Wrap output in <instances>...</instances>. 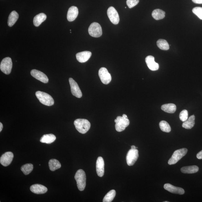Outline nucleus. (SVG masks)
Segmentation results:
<instances>
[{"label": "nucleus", "mask_w": 202, "mask_h": 202, "mask_svg": "<svg viewBox=\"0 0 202 202\" xmlns=\"http://www.w3.org/2000/svg\"><path fill=\"white\" fill-rule=\"evenodd\" d=\"M192 1L196 4H202V0H192Z\"/></svg>", "instance_id": "nucleus-36"}, {"label": "nucleus", "mask_w": 202, "mask_h": 202, "mask_svg": "<svg viewBox=\"0 0 202 202\" xmlns=\"http://www.w3.org/2000/svg\"><path fill=\"white\" fill-rule=\"evenodd\" d=\"M74 124L78 131L83 134L87 133L91 126L90 123L86 119H76L75 121Z\"/></svg>", "instance_id": "nucleus-1"}, {"label": "nucleus", "mask_w": 202, "mask_h": 202, "mask_svg": "<svg viewBox=\"0 0 202 202\" xmlns=\"http://www.w3.org/2000/svg\"><path fill=\"white\" fill-rule=\"evenodd\" d=\"M115 129L117 131L121 132L126 129L129 126L130 121L128 118L118 116L115 120Z\"/></svg>", "instance_id": "nucleus-5"}, {"label": "nucleus", "mask_w": 202, "mask_h": 202, "mask_svg": "<svg viewBox=\"0 0 202 202\" xmlns=\"http://www.w3.org/2000/svg\"><path fill=\"white\" fill-rule=\"evenodd\" d=\"M49 169L51 171H54L61 167V164L59 161L56 159H51L49 161Z\"/></svg>", "instance_id": "nucleus-26"}, {"label": "nucleus", "mask_w": 202, "mask_h": 202, "mask_svg": "<svg viewBox=\"0 0 202 202\" xmlns=\"http://www.w3.org/2000/svg\"><path fill=\"white\" fill-rule=\"evenodd\" d=\"M139 0H127L126 4L130 8L135 7L139 3Z\"/></svg>", "instance_id": "nucleus-34"}, {"label": "nucleus", "mask_w": 202, "mask_h": 202, "mask_svg": "<svg viewBox=\"0 0 202 202\" xmlns=\"http://www.w3.org/2000/svg\"><path fill=\"white\" fill-rule=\"evenodd\" d=\"M3 128V124L1 122H0V132L2 131Z\"/></svg>", "instance_id": "nucleus-37"}, {"label": "nucleus", "mask_w": 202, "mask_h": 202, "mask_svg": "<svg viewBox=\"0 0 202 202\" xmlns=\"http://www.w3.org/2000/svg\"><path fill=\"white\" fill-rule=\"evenodd\" d=\"M30 190L31 192L36 194H42L45 193L48 191L47 187L43 185L36 184L32 185L30 186Z\"/></svg>", "instance_id": "nucleus-17"}, {"label": "nucleus", "mask_w": 202, "mask_h": 202, "mask_svg": "<svg viewBox=\"0 0 202 202\" xmlns=\"http://www.w3.org/2000/svg\"><path fill=\"white\" fill-rule=\"evenodd\" d=\"M99 75L102 83L104 84H109L112 80L111 74L105 67H102L99 71Z\"/></svg>", "instance_id": "nucleus-9"}, {"label": "nucleus", "mask_w": 202, "mask_h": 202, "mask_svg": "<svg viewBox=\"0 0 202 202\" xmlns=\"http://www.w3.org/2000/svg\"><path fill=\"white\" fill-rule=\"evenodd\" d=\"M122 117H125V118H128V117H127V115H126V114H123V115Z\"/></svg>", "instance_id": "nucleus-39"}, {"label": "nucleus", "mask_w": 202, "mask_h": 202, "mask_svg": "<svg viewBox=\"0 0 202 202\" xmlns=\"http://www.w3.org/2000/svg\"><path fill=\"white\" fill-rule=\"evenodd\" d=\"M116 191L115 190H112L108 192L104 196L103 202H111L113 201L116 195Z\"/></svg>", "instance_id": "nucleus-29"}, {"label": "nucleus", "mask_w": 202, "mask_h": 202, "mask_svg": "<svg viewBox=\"0 0 202 202\" xmlns=\"http://www.w3.org/2000/svg\"><path fill=\"white\" fill-rule=\"evenodd\" d=\"M104 163L103 158L99 157L97 159L96 164V172L97 175L99 177L103 176L104 172Z\"/></svg>", "instance_id": "nucleus-15"}, {"label": "nucleus", "mask_w": 202, "mask_h": 202, "mask_svg": "<svg viewBox=\"0 0 202 202\" xmlns=\"http://www.w3.org/2000/svg\"><path fill=\"white\" fill-rule=\"evenodd\" d=\"M131 149H136V147L135 146H131Z\"/></svg>", "instance_id": "nucleus-38"}, {"label": "nucleus", "mask_w": 202, "mask_h": 202, "mask_svg": "<svg viewBox=\"0 0 202 202\" xmlns=\"http://www.w3.org/2000/svg\"><path fill=\"white\" fill-rule=\"evenodd\" d=\"M145 61L147 65L150 70L156 71L159 68V64L156 63L155 61V58L153 56H149L146 57Z\"/></svg>", "instance_id": "nucleus-16"}, {"label": "nucleus", "mask_w": 202, "mask_h": 202, "mask_svg": "<svg viewBox=\"0 0 202 202\" xmlns=\"http://www.w3.org/2000/svg\"><path fill=\"white\" fill-rule=\"evenodd\" d=\"M47 16L43 13H40L34 16V24L36 27L39 26L42 23L47 19Z\"/></svg>", "instance_id": "nucleus-20"}, {"label": "nucleus", "mask_w": 202, "mask_h": 202, "mask_svg": "<svg viewBox=\"0 0 202 202\" xmlns=\"http://www.w3.org/2000/svg\"><path fill=\"white\" fill-rule=\"evenodd\" d=\"M164 188L165 190L172 194L183 195L185 193V191L183 188L176 187L169 183L165 184Z\"/></svg>", "instance_id": "nucleus-14"}, {"label": "nucleus", "mask_w": 202, "mask_h": 202, "mask_svg": "<svg viewBox=\"0 0 202 202\" xmlns=\"http://www.w3.org/2000/svg\"><path fill=\"white\" fill-rule=\"evenodd\" d=\"M88 31L90 35L93 37L99 38L102 35V27L98 23L94 22L91 24Z\"/></svg>", "instance_id": "nucleus-7"}, {"label": "nucleus", "mask_w": 202, "mask_h": 202, "mask_svg": "<svg viewBox=\"0 0 202 202\" xmlns=\"http://www.w3.org/2000/svg\"><path fill=\"white\" fill-rule=\"evenodd\" d=\"M91 55L92 53L90 51H83L77 53L76 54V58L77 60L80 63H85L91 57Z\"/></svg>", "instance_id": "nucleus-18"}, {"label": "nucleus", "mask_w": 202, "mask_h": 202, "mask_svg": "<svg viewBox=\"0 0 202 202\" xmlns=\"http://www.w3.org/2000/svg\"><path fill=\"white\" fill-rule=\"evenodd\" d=\"M188 111L186 110H184L182 111L180 113L179 118L180 120L184 122L188 119Z\"/></svg>", "instance_id": "nucleus-33"}, {"label": "nucleus", "mask_w": 202, "mask_h": 202, "mask_svg": "<svg viewBox=\"0 0 202 202\" xmlns=\"http://www.w3.org/2000/svg\"><path fill=\"white\" fill-rule=\"evenodd\" d=\"M139 151L137 149H131L128 151L126 157L128 166H132L135 164L139 157Z\"/></svg>", "instance_id": "nucleus-8"}, {"label": "nucleus", "mask_w": 202, "mask_h": 202, "mask_svg": "<svg viewBox=\"0 0 202 202\" xmlns=\"http://www.w3.org/2000/svg\"><path fill=\"white\" fill-rule=\"evenodd\" d=\"M161 108L163 111L170 113H174L176 110V106L175 104L172 103L164 104L162 106Z\"/></svg>", "instance_id": "nucleus-25"}, {"label": "nucleus", "mask_w": 202, "mask_h": 202, "mask_svg": "<svg viewBox=\"0 0 202 202\" xmlns=\"http://www.w3.org/2000/svg\"><path fill=\"white\" fill-rule=\"evenodd\" d=\"M152 16L156 20H160L163 19L165 16V12L164 11L156 9L152 12Z\"/></svg>", "instance_id": "nucleus-27"}, {"label": "nucleus", "mask_w": 202, "mask_h": 202, "mask_svg": "<svg viewBox=\"0 0 202 202\" xmlns=\"http://www.w3.org/2000/svg\"><path fill=\"white\" fill-rule=\"evenodd\" d=\"M195 116L194 115L191 116V117L186 121L183 122L182 124V127L186 129H191L194 127L195 122Z\"/></svg>", "instance_id": "nucleus-22"}, {"label": "nucleus", "mask_w": 202, "mask_h": 202, "mask_svg": "<svg viewBox=\"0 0 202 202\" xmlns=\"http://www.w3.org/2000/svg\"><path fill=\"white\" fill-rule=\"evenodd\" d=\"M13 158L14 154L12 152H7L2 155L0 158V163L3 166H8L11 163Z\"/></svg>", "instance_id": "nucleus-13"}, {"label": "nucleus", "mask_w": 202, "mask_h": 202, "mask_svg": "<svg viewBox=\"0 0 202 202\" xmlns=\"http://www.w3.org/2000/svg\"><path fill=\"white\" fill-rule=\"evenodd\" d=\"M77 186L80 191H83L86 186V177L85 172L82 169L77 171L75 176Z\"/></svg>", "instance_id": "nucleus-2"}, {"label": "nucleus", "mask_w": 202, "mask_h": 202, "mask_svg": "<svg viewBox=\"0 0 202 202\" xmlns=\"http://www.w3.org/2000/svg\"><path fill=\"white\" fill-rule=\"evenodd\" d=\"M78 10L76 7L72 6L70 7L68 11L67 19L68 21H73L76 19L78 14Z\"/></svg>", "instance_id": "nucleus-19"}, {"label": "nucleus", "mask_w": 202, "mask_h": 202, "mask_svg": "<svg viewBox=\"0 0 202 202\" xmlns=\"http://www.w3.org/2000/svg\"><path fill=\"white\" fill-rule=\"evenodd\" d=\"M168 201H164V202H168Z\"/></svg>", "instance_id": "nucleus-40"}, {"label": "nucleus", "mask_w": 202, "mask_h": 202, "mask_svg": "<svg viewBox=\"0 0 202 202\" xmlns=\"http://www.w3.org/2000/svg\"><path fill=\"white\" fill-rule=\"evenodd\" d=\"M192 12L200 19L202 20V7H196L193 9Z\"/></svg>", "instance_id": "nucleus-32"}, {"label": "nucleus", "mask_w": 202, "mask_h": 202, "mask_svg": "<svg viewBox=\"0 0 202 202\" xmlns=\"http://www.w3.org/2000/svg\"><path fill=\"white\" fill-rule=\"evenodd\" d=\"M199 170V168L196 166H192L183 167L181 168V171L182 173L186 174H192L196 173Z\"/></svg>", "instance_id": "nucleus-24"}, {"label": "nucleus", "mask_w": 202, "mask_h": 202, "mask_svg": "<svg viewBox=\"0 0 202 202\" xmlns=\"http://www.w3.org/2000/svg\"><path fill=\"white\" fill-rule=\"evenodd\" d=\"M56 136L52 134H47L43 136L40 139L41 143L47 144H51L56 140Z\"/></svg>", "instance_id": "nucleus-21"}, {"label": "nucleus", "mask_w": 202, "mask_h": 202, "mask_svg": "<svg viewBox=\"0 0 202 202\" xmlns=\"http://www.w3.org/2000/svg\"><path fill=\"white\" fill-rule=\"evenodd\" d=\"M159 126L161 130L163 132L169 133L171 131L170 125L166 121H161L159 123Z\"/></svg>", "instance_id": "nucleus-30"}, {"label": "nucleus", "mask_w": 202, "mask_h": 202, "mask_svg": "<svg viewBox=\"0 0 202 202\" xmlns=\"http://www.w3.org/2000/svg\"><path fill=\"white\" fill-rule=\"evenodd\" d=\"M196 157L198 159H202V150L198 153L196 155Z\"/></svg>", "instance_id": "nucleus-35"}, {"label": "nucleus", "mask_w": 202, "mask_h": 202, "mask_svg": "<svg viewBox=\"0 0 202 202\" xmlns=\"http://www.w3.org/2000/svg\"><path fill=\"white\" fill-rule=\"evenodd\" d=\"M30 73L33 77L44 83H47L49 81L47 75L41 71L33 69L31 71Z\"/></svg>", "instance_id": "nucleus-12"}, {"label": "nucleus", "mask_w": 202, "mask_h": 202, "mask_svg": "<svg viewBox=\"0 0 202 202\" xmlns=\"http://www.w3.org/2000/svg\"><path fill=\"white\" fill-rule=\"evenodd\" d=\"M34 166L31 164H27L24 165L21 167V170L25 175H28L32 171Z\"/></svg>", "instance_id": "nucleus-31"}, {"label": "nucleus", "mask_w": 202, "mask_h": 202, "mask_svg": "<svg viewBox=\"0 0 202 202\" xmlns=\"http://www.w3.org/2000/svg\"><path fill=\"white\" fill-rule=\"evenodd\" d=\"M18 17H19V15L18 13L16 11H12L9 16L8 21V26H12L17 21Z\"/></svg>", "instance_id": "nucleus-23"}, {"label": "nucleus", "mask_w": 202, "mask_h": 202, "mask_svg": "<svg viewBox=\"0 0 202 202\" xmlns=\"http://www.w3.org/2000/svg\"><path fill=\"white\" fill-rule=\"evenodd\" d=\"M12 63L11 59L9 57L3 58L0 65L2 71L6 75L10 74L11 71Z\"/></svg>", "instance_id": "nucleus-6"}, {"label": "nucleus", "mask_w": 202, "mask_h": 202, "mask_svg": "<svg viewBox=\"0 0 202 202\" xmlns=\"http://www.w3.org/2000/svg\"><path fill=\"white\" fill-rule=\"evenodd\" d=\"M107 14L110 21L113 24H118L119 21V14L113 7H111L108 9Z\"/></svg>", "instance_id": "nucleus-10"}, {"label": "nucleus", "mask_w": 202, "mask_h": 202, "mask_svg": "<svg viewBox=\"0 0 202 202\" xmlns=\"http://www.w3.org/2000/svg\"><path fill=\"white\" fill-rule=\"evenodd\" d=\"M69 82L71 87V93L77 98H80L82 96V93L78 84L72 78L69 79Z\"/></svg>", "instance_id": "nucleus-11"}, {"label": "nucleus", "mask_w": 202, "mask_h": 202, "mask_svg": "<svg viewBox=\"0 0 202 202\" xmlns=\"http://www.w3.org/2000/svg\"><path fill=\"white\" fill-rule=\"evenodd\" d=\"M188 149L186 148H182L174 151L171 158L168 161V164L170 165L175 164L180 159L186 155Z\"/></svg>", "instance_id": "nucleus-4"}, {"label": "nucleus", "mask_w": 202, "mask_h": 202, "mask_svg": "<svg viewBox=\"0 0 202 202\" xmlns=\"http://www.w3.org/2000/svg\"><path fill=\"white\" fill-rule=\"evenodd\" d=\"M157 45L159 48L163 50H168L170 47L166 40L160 39L157 41Z\"/></svg>", "instance_id": "nucleus-28"}, {"label": "nucleus", "mask_w": 202, "mask_h": 202, "mask_svg": "<svg viewBox=\"0 0 202 202\" xmlns=\"http://www.w3.org/2000/svg\"><path fill=\"white\" fill-rule=\"evenodd\" d=\"M35 95L39 102L44 105L51 106L54 104V100L50 95L40 91H37Z\"/></svg>", "instance_id": "nucleus-3"}]
</instances>
